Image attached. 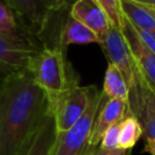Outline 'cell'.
<instances>
[{
	"mask_svg": "<svg viewBox=\"0 0 155 155\" xmlns=\"http://www.w3.org/2000/svg\"><path fill=\"white\" fill-rule=\"evenodd\" d=\"M121 122V121H120ZM120 122L110 126L102 136L101 143H99V148L101 149H107V150H111V149H119V133H120Z\"/></svg>",
	"mask_w": 155,
	"mask_h": 155,
	"instance_id": "19",
	"label": "cell"
},
{
	"mask_svg": "<svg viewBox=\"0 0 155 155\" xmlns=\"http://www.w3.org/2000/svg\"><path fill=\"white\" fill-rule=\"evenodd\" d=\"M96 86L73 85L63 92L51 105L57 132H64L73 127L86 111Z\"/></svg>",
	"mask_w": 155,
	"mask_h": 155,
	"instance_id": "4",
	"label": "cell"
},
{
	"mask_svg": "<svg viewBox=\"0 0 155 155\" xmlns=\"http://www.w3.org/2000/svg\"><path fill=\"white\" fill-rule=\"evenodd\" d=\"M38 52L39 50L0 35V75L5 78L10 74L28 69Z\"/></svg>",
	"mask_w": 155,
	"mask_h": 155,
	"instance_id": "9",
	"label": "cell"
},
{
	"mask_svg": "<svg viewBox=\"0 0 155 155\" xmlns=\"http://www.w3.org/2000/svg\"><path fill=\"white\" fill-rule=\"evenodd\" d=\"M92 155H132V150H124V149L107 150V149H101L99 147H97V149L94 150Z\"/></svg>",
	"mask_w": 155,
	"mask_h": 155,
	"instance_id": "21",
	"label": "cell"
},
{
	"mask_svg": "<svg viewBox=\"0 0 155 155\" xmlns=\"http://www.w3.org/2000/svg\"><path fill=\"white\" fill-rule=\"evenodd\" d=\"M108 98H115L127 102L128 99V86L121 74V71L113 64L108 63V68L104 74L103 91Z\"/></svg>",
	"mask_w": 155,
	"mask_h": 155,
	"instance_id": "16",
	"label": "cell"
},
{
	"mask_svg": "<svg viewBox=\"0 0 155 155\" xmlns=\"http://www.w3.org/2000/svg\"><path fill=\"white\" fill-rule=\"evenodd\" d=\"M97 1L108 15L111 25L121 30L125 19L121 12V0H97Z\"/></svg>",
	"mask_w": 155,
	"mask_h": 155,
	"instance_id": "18",
	"label": "cell"
},
{
	"mask_svg": "<svg viewBox=\"0 0 155 155\" xmlns=\"http://www.w3.org/2000/svg\"><path fill=\"white\" fill-rule=\"evenodd\" d=\"M149 7V6H148ZM150 10H151V12H153V15H154V17H155V8H153V7H149Z\"/></svg>",
	"mask_w": 155,
	"mask_h": 155,
	"instance_id": "24",
	"label": "cell"
},
{
	"mask_svg": "<svg viewBox=\"0 0 155 155\" xmlns=\"http://www.w3.org/2000/svg\"><path fill=\"white\" fill-rule=\"evenodd\" d=\"M121 12L134 28L155 34V17L148 6L134 0H121Z\"/></svg>",
	"mask_w": 155,
	"mask_h": 155,
	"instance_id": "15",
	"label": "cell"
},
{
	"mask_svg": "<svg viewBox=\"0 0 155 155\" xmlns=\"http://www.w3.org/2000/svg\"><path fill=\"white\" fill-rule=\"evenodd\" d=\"M143 136V131L138 120L128 111L127 115L120 122V133H119V149L132 150L139 138Z\"/></svg>",
	"mask_w": 155,
	"mask_h": 155,
	"instance_id": "17",
	"label": "cell"
},
{
	"mask_svg": "<svg viewBox=\"0 0 155 155\" xmlns=\"http://www.w3.org/2000/svg\"><path fill=\"white\" fill-rule=\"evenodd\" d=\"M121 31L130 47L138 73L150 86V88L155 91V54L151 53L144 46L139 36L137 35L134 28L127 19H124V25Z\"/></svg>",
	"mask_w": 155,
	"mask_h": 155,
	"instance_id": "8",
	"label": "cell"
},
{
	"mask_svg": "<svg viewBox=\"0 0 155 155\" xmlns=\"http://www.w3.org/2000/svg\"><path fill=\"white\" fill-rule=\"evenodd\" d=\"M48 113L47 96L29 69L5 76L0 87V155H21Z\"/></svg>",
	"mask_w": 155,
	"mask_h": 155,
	"instance_id": "1",
	"label": "cell"
},
{
	"mask_svg": "<svg viewBox=\"0 0 155 155\" xmlns=\"http://www.w3.org/2000/svg\"><path fill=\"white\" fill-rule=\"evenodd\" d=\"M34 81L46 93L50 105L69 87L79 84V78L65 59L59 46H44L28 68Z\"/></svg>",
	"mask_w": 155,
	"mask_h": 155,
	"instance_id": "2",
	"label": "cell"
},
{
	"mask_svg": "<svg viewBox=\"0 0 155 155\" xmlns=\"http://www.w3.org/2000/svg\"><path fill=\"white\" fill-rule=\"evenodd\" d=\"M2 81H4V76H1V75H0V87H1V84H2Z\"/></svg>",
	"mask_w": 155,
	"mask_h": 155,
	"instance_id": "25",
	"label": "cell"
},
{
	"mask_svg": "<svg viewBox=\"0 0 155 155\" xmlns=\"http://www.w3.org/2000/svg\"><path fill=\"white\" fill-rule=\"evenodd\" d=\"M45 2L53 13H62L67 10L69 11L74 0H45Z\"/></svg>",
	"mask_w": 155,
	"mask_h": 155,
	"instance_id": "20",
	"label": "cell"
},
{
	"mask_svg": "<svg viewBox=\"0 0 155 155\" xmlns=\"http://www.w3.org/2000/svg\"><path fill=\"white\" fill-rule=\"evenodd\" d=\"M127 109L140 124L145 140L155 143V91L150 88L138 70L128 87Z\"/></svg>",
	"mask_w": 155,
	"mask_h": 155,
	"instance_id": "5",
	"label": "cell"
},
{
	"mask_svg": "<svg viewBox=\"0 0 155 155\" xmlns=\"http://www.w3.org/2000/svg\"><path fill=\"white\" fill-rule=\"evenodd\" d=\"M0 2L12 10L27 30L42 44V38L48 29L53 15L45 0H0Z\"/></svg>",
	"mask_w": 155,
	"mask_h": 155,
	"instance_id": "7",
	"label": "cell"
},
{
	"mask_svg": "<svg viewBox=\"0 0 155 155\" xmlns=\"http://www.w3.org/2000/svg\"><path fill=\"white\" fill-rule=\"evenodd\" d=\"M128 113L127 102L115 98H108L104 94V99L99 107L97 116L93 121L90 136V143L93 147H98L103 133L113 125L120 122Z\"/></svg>",
	"mask_w": 155,
	"mask_h": 155,
	"instance_id": "10",
	"label": "cell"
},
{
	"mask_svg": "<svg viewBox=\"0 0 155 155\" xmlns=\"http://www.w3.org/2000/svg\"><path fill=\"white\" fill-rule=\"evenodd\" d=\"M0 35L39 51L44 47L40 40L27 30V28L21 23L13 11L2 2H0Z\"/></svg>",
	"mask_w": 155,
	"mask_h": 155,
	"instance_id": "12",
	"label": "cell"
},
{
	"mask_svg": "<svg viewBox=\"0 0 155 155\" xmlns=\"http://www.w3.org/2000/svg\"><path fill=\"white\" fill-rule=\"evenodd\" d=\"M69 16L85 24L97 34L98 39L111 27L108 15L97 0H74L69 8Z\"/></svg>",
	"mask_w": 155,
	"mask_h": 155,
	"instance_id": "11",
	"label": "cell"
},
{
	"mask_svg": "<svg viewBox=\"0 0 155 155\" xmlns=\"http://www.w3.org/2000/svg\"><path fill=\"white\" fill-rule=\"evenodd\" d=\"M99 39L91 29H88L81 22L67 16L65 22L62 24L58 35V46L65 51L69 45H86V44H98Z\"/></svg>",
	"mask_w": 155,
	"mask_h": 155,
	"instance_id": "14",
	"label": "cell"
},
{
	"mask_svg": "<svg viewBox=\"0 0 155 155\" xmlns=\"http://www.w3.org/2000/svg\"><path fill=\"white\" fill-rule=\"evenodd\" d=\"M98 44L101 45L108 63L115 65L121 71L130 87L134 80L137 68L122 31L111 25L102 36H99Z\"/></svg>",
	"mask_w": 155,
	"mask_h": 155,
	"instance_id": "6",
	"label": "cell"
},
{
	"mask_svg": "<svg viewBox=\"0 0 155 155\" xmlns=\"http://www.w3.org/2000/svg\"><path fill=\"white\" fill-rule=\"evenodd\" d=\"M134 1H138L145 6H149V7H153L155 8V0H134Z\"/></svg>",
	"mask_w": 155,
	"mask_h": 155,
	"instance_id": "23",
	"label": "cell"
},
{
	"mask_svg": "<svg viewBox=\"0 0 155 155\" xmlns=\"http://www.w3.org/2000/svg\"><path fill=\"white\" fill-rule=\"evenodd\" d=\"M144 153H148L150 155H155V143L150 142V140H145V145H144Z\"/></svg>",
	"mask_w": 155,
	"mask_h": 155,
	"instance_id": "22",
	"label": "cell"
},
{
	"mask_svg": "<svg viewBox=\"0 0 155 155\" xmlns=\"http://www.w3.org/2000/svg\"><path fill=\"white\" fill-rule=\"evenodd\" d=\"M104 99V93L94 90L90 104L79 121L64 132H58L52 155H92L97 147L91 145L90 136L93 121Z\"/></svg>",
	"mask_w": 155,
	"mask_h": 155,
	"instance_id": "3",
	"label": "cell"
},
{
	"mask_svg": "<svg viewBox=\"0 0 155 155\" xmlns=\"http://www.w3.org/2000/svg\"><path fill=\"white\" fill-rule=\"evenodd\" d=\"M57 133L54 119L50 110L21 155H52Z\"/></svg>",
	"mask_w": 155,
	"mask_h": 155,
	"instance_id": "13",
	"label": "cell"
}]
</instances>
